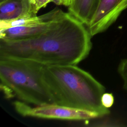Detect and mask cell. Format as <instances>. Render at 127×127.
<instances>
[{"instance_id": "6da1fadb", "label": "cell", "mask_w": 127, "mask_h": 127, "mask_svg": "<svg viewBox=\"0 0 127 127\" xmlns=\"http://www.w3.org/2000/svg\"><path fill=\"white\" fill-rule=\"evenodd\" d=\"M91 38L86 25L61 9L48 28L36 37L0 39V58L29 60L46 65H76L88 56Z\"/></svg>"}, {"instance_id": "7a4b0ae2", "label": "cell", "mask_w": 127, "mask_h": 127, "mask_svg": "<svg viewBox=\"0 0 127 127\" xmlns=\"http://www.w3.org/2000/svg\"><path fill=\"white\" fill-rule=\"evenodd\" d=\"M43 78L54 104L97 112L102 117L110 114L101 103L105 87L76 65H45Z\"/></svg>"}, {"instance_id": "3957f363", "label": "cell", "mask_w": 127, "mask_h": 127, "mask_svg": "<svg viewBox=\"0 0 127 127\" xmlns=\"http://www.w3.org/2000/svg\"><path fill=\"white\" fill-rule=\"evenodd\" d=\"M45 65L26 59L0 58V84L21 101L39 106L54 104L43 78Z\"/></svg>"}, {"instance_id": "277c9868", "label": "cell", "mask_w": 127, "mask_h": 127, "mask_svg": "<svg viewBox=\"0 0 127 127\" xmlns=\"http://www.w3.org/2000/svg\"><path fill=\"white\" fill-rule=\"evenodd\" d=\"M13 105L15 111L24 117L71 121L88 120L102 117L97 112L55 104L32 107L29 104L19 100L14 101Z\"/></svg>"}, {"instance_id": "5b68a950", "label": "cell", "mask_w": 127, "mask_h": 127, "mask_svg": "<svg viewBox=\"0 0 127 127\" xmlns=\"http://www.w3.org/2000/svg\"><path fill=\"white\" fill-rule=\"evenodd\" d=\"M127 8V0H98L95 12L87 28L94 36L105 31Z\"/></svg>"}, {"instance_id": "8992f818", "label": "cell", "mask_w": 127, "mask_h": 127, "mask_svg": "<svg viewBox=\"0 0 127 127\" xmlns=\"http://www.w3.org/2000/svg\"><path fill=\"white\" fill-rule=\"evenodd\" d=\"M61 9L58 7L53 9L50 17L39 23L0 29V39L4 41H17L36 37L48 28L52 20Z\"/></svg>"}, {"instance_id": "52a82bcc", "label": "cell", "mask_w": 127, "mask_h": 127, "mask_svg": "<svg viewBox=\"0 0 127 127\" xmlns=\"http://www.w3.org/2000/svg\"><path fill=\"white\" fill-rule=\"evenodd\" d=\"M31 0H6L0 3V21L37 16Z\"/></svg>"}, {"instance_id": "ba28073f", "label": "cell", "mask_w": 127, "mask_h": 127, "mask_svg": "<svg viewBox=\"0 0 127 127\" xmlns=\"http://www.w3.org/2000/svg\"><path fill=\"white\" fill-rule=\"evenodd\" d=\"M98 0H72L68 12L87 26L96 9Z\"/></svg>"}, {"instance_id": "9c48e42d", "label": "cell", "mask_w": 127, "mask_h": 127, "mask_svg": "<svg viewBox=\"0 0 127 127\" xmlns=\"http://www.w3.org/2000/svg\"><path fill=\"white\" fill-rule=\"evenodd\" d=\"M118 72L122 80L123 88L127 91V58L122 59L120 62Z\"/></svg>"}, {"instance_id": "30bf717a", "label": "cell", "mask_w": 127, "mask_h": 127, "mask_svg": "<svg viewBox=\"0 0 127 127\" xmlns=\"http://www.w3.org/2000/svg\"><path fill=\"white\" fill-rule=\"evenodd\" d=\"M114 96L111 93L105 92L101 97V103L102 105L108 109L111 108L114 103Z\"/></svg>"}, {"instance_id": "8fae6325", "label": "cell", "mask_w": 127, "mask_h": 127, "mask_svg": "<svg viewBox=\"0 0 127 127\" xmlns=\"http://www.w3.org/2000/svg\"><path fill=\"white\" fill-rule=\"evenodd\" d=\"M31 1L36 11L38 12L40 9L46 7L48 3L52 2L53 0H31Z\"/></svg>"}, {"instance_id": "7c38bea8", "label": "cell", "mask_w": 127, "mask_h": 127, "mask_svg": "<svg viewBox=\"0 0 127 127\" xmlns=\"http://www.w3.org/2000/svg\"><path fill=\"white\" fill-rule=\"evenodd\" d=\"M72 0H53V2L57 5H63L68 7L71 3Z\"/></svg>"}, {"instance_id": "4fadbf2b", "label": "cell", "mask_w": 127, "mask_h": 127, "mask_svg": "<svg viewBox=\"0 0 127 127\" xmlns=\"http://www.w3.org/2000/svg\"><path fill=\"white\" fill-rule=\"evenodd\" d=\"M5 0H0V3L2 2H3V1H4Z\"/></svg>"}]
</instances>
